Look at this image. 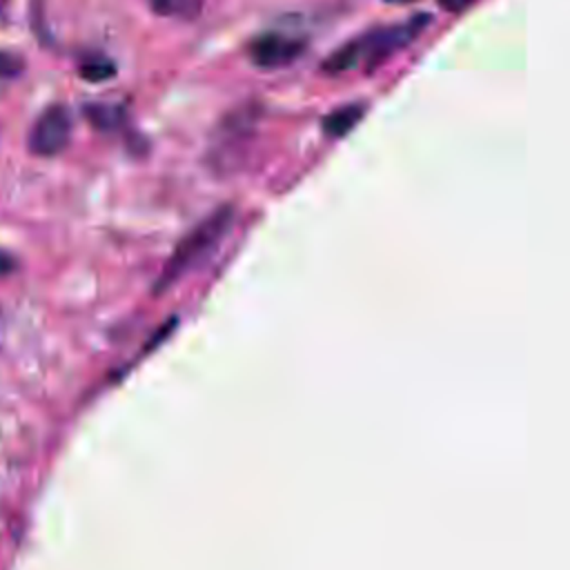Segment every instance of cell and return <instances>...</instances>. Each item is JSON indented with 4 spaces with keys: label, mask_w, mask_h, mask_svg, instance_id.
<instances>
[{
    "label": "cell",
    "mask_w": 570,
    "mask_h": 570,
    "mask_svg": "<svg viewBox=\"0 0 570 570\" xmlns=\"http://www.w3.org/2000/svg\"><path fill=\"white\" fill-rule=\"evenodd\" d=\"M234 216L236 212L232 205H220L218 209L207 214L196 227H191L163 265L154 283V294L167 292L169 287L180 283L191 269H196L229 234Z\"/></svg>",
    "instance_id": "1"
},
{
    "label": "cell",
    "mask_w": 570,
    "mask_h": 570,
    "mask_svg": "<svg viewBox=\"0 0 570 570\" xmlns=\"http://www.w3.org/2000/svg\"><path fill=\"white\" fill-rule=\"evenodd\" d=\"M430 22V16H414L405 22L387 24L363 33L338 47L332 56L323 60V69L330 73H343L358 65H379L399 49L407 47Z\"/></svg>",
    "instance_id": "2"
},
{
    "label": "cell",
    "mask_w": 570,
    "mask_h": 570,
    "mask_svg": "<svg viewBox=\"0 0 570 570\" xmlns=\"http://www.w3.org/2000/svg\"><path fill=\"white\" fill-rule=\"evenodd\" d=\"M71 138V116L67 107L51 105L47 107L29 131V151L42 158L58 156Z\"/></svg>",
    "instance_id": "3"
},
{
    "label": "cell",
    "mask_w": 570,
    "mask_h": 570,
    "mask_svg": "<svg viewBox=\"0 0 570 570\" xmlns=\"http://www.w3.org/2000/svg\"><path fill=\"white\" fill-rule=\"evenodd\" d=\"M303 51V42L283 33H265L249 42V60L261 69H278L294 62Z\"/></svg>",
    "instance_id": "4"
},
{
    "label": "cell",
    "mask_w": 570,
    "mask_h": 570,
    "mask_svg": "<svg viewBox=\"0 0 570 570\" xmlns=\"http://www.w3.org/2000/svg\"><path fill=\"white\" fill-rule=\"evenodd\" d=\"M361 118H363V105H358V102L343 105L323 118V131L330 138H343L358 125Z\"/></svg>",
    "instance_id": "5"
},
{
    "label": "cell",
    "mask_w": 570,
    "mask_h": 570,
    "mask_svg": "<svg viewBox=\"0 0 570 570\" xmlns=\"http://www.w3.org/2000/svg\"><path fill=\"white\" fill-rule=\"evenodd\" d=\"M85 116L98 129H114L122 120V109L114 105H87Z\"/></svg>",
    "instance_id": "6"
},
{
    "label": "cell",
    "mask_w": 570,
    "mask_h": 570,
    "mask_svg": "<svg viewBox=\"0 0 570 570\" xmlns=\"http://www.w3.org/2000/svg\"><path fill=\"white\" fill-rule=\"evenodd\" d=\"M114 73H116V69H114L111 60H107V58H91L80 65V76L89 82H102V80L111 78Z\"/></svg>",
    "instance_id": "7"
},
{
    "label": "cell",
    "mask_w": 570,
    "mask_h": 570,
    "mask_svg": "<svg viewBox=\"0 0 570 570\" xmlns=\"http://www.w3.org/2000/svg\"><path fill=\"white\" fill-rule=\"evenodd\" d=\"M22 69V60L9 51H0V78H13Z\"/></svg>",
    "instance_id": "8"
},
{
    "label": "cell",
    "mask_w": 570,
    "mask_h": 570,
    "mask_svg": "<svg viewBox=\"0 0 570 570\" xmlns=\"http://www.w3.org/2000/svg\"><path fill=\"white\" fill-rule=\"evenodd\" d=\"M185 4V0H151V7L163 13V16H169V13H176L180 11V7Z\"/></svg>",
    "instance_id": "9"
},
{
    "label": "cell",
    "mask_w": 570,
    "mask_h": 570,
    "mask_svg": "<svg viewBox=\"0 0 570 570\" xmlns=\"http://www.w3.org/2000/svg\"><path fill=\"white\" fill-rule=\"evenodd\" d=\"M13 272H16V258L9 252L0 249V278H7Z\"/></svg>",
    "instance_id": "10"
},
{
    "label": "cell",
    "mask_w": 570,
    "mask_h": 570,
    "mask_svg": "<svg viewBox=\"0 0 570 570\" xmlns=\"http://www.w3.org/2000/svg\"><path fill=\"white\" fill-rule=\"evenodd\" d=\"M441 2V7L445 9V11H452V13H459V11H465L472 2H476V0H439Z\"/></svg>",
    "instance_id": "11"
},
{
    "label": "cell",
    "mask_w": 570,
    "mask_h": 570,
    "mask_svg": "<svg viewBox=\"0 0 570 570\" xmlns=\"http://www.w3.org/2000/svg\"><path fill=\"white\" fill-rule=\"evenodd\" d=\"M387 2H394V4H407V2H414V0H387Z\"/></svg>",
    "instance_id": "12"
}]
</instances>
